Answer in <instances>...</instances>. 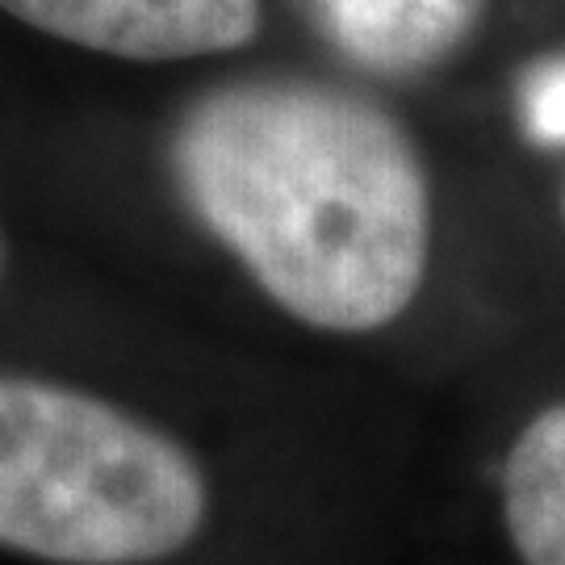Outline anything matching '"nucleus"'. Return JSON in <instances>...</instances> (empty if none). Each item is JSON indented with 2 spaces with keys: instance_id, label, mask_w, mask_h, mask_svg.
<instances>
[{
  "instance_id": "f257e3e1",
  "label": "nucleus",
  "mask_w": 565,
  "mask_h": 565,
  "mask_svg": "<svg viewBox=\"0 0 565 565\" xmlns=\"http://www.w3.org/2000/svg\"><path fill=\"white\" fill-rule=\"evenodd\" d=\"M168 172L189 214L306 327L377 331L427 277V168L403 121L352 88L214 84L172 126Z\"/></svg>"
},
{
  "instance_id": "f03ea898",
  "label": "nucleus",
  "mask_w": 565,
  "mask_h": 565,
  "mask_svg": "<svg viewBox=\"0 0 565 565\" xmlns=\"http://www.w3.org/2000/svg\"><path fill=\"white\" fill-rule=\"evenodd\" d=\"M181 440L72 385L0 373V548L55 565L163 562L205 524Z\"/></svg>"
},
{
  "instance_id": "7ed1b4c3",
  "label": "nucleus",
  "mask_w": 565,
  "mask_h": 565,
  "mask_svg": "<svg viewBox=\"0 0 565 565\" xmlns=\"http://www.w3.org/2000/svg\"><path fill=\"white\" fill-rule=\"evenodd\" d=\"M0 9L46 39L130 63L226 55L260 30V0H0Z\"/></svg>"
},
{
  "instance_id": "20e7f679",
  "label": "nucleus",
  "mask_w": 565,
  "mask_h": 565,
  "mask_svg": "<svg viewBox=\"0 0 565 565\" xmlns=\"http://www.w3.org/2000/svg\"><path fill=\"white\" fill-rule=\"evenodd\" d=\"M315 34L352 67L406 81L445 67L482 30L490 0H298Z\"/></svg>"
},
{
  "instance_id": "39448f33",
  "label": "nucleus",
  "mask_w": 565,
  "mask_h": 565,
  "mask_svg": "<svg viewBox=\"0 0 565 565\" xmlns=\"http://www.w3.org/2000/svg\"><path fill=\"white\" fill-rule=\"evenodd\" d=\"M503 524L524 565H565V403L532 415L507 452Z\"/></svg>"
},
{
  "instance_id": "423d86ee",
  "label": "nucleus",
  "mask_w": 565,
  "mask_h": 565,
  "mask_svg": "<svg viewBox=\"0 0 565 565\" xmlns=\"http://www.w3.org/2000/svg\"><path fill=\"white\" fill-rule=\"evenodd\" d=\"M524 114L532 139L562 142L565 139V60L541 63L524 88Z\"/></svg>"
},
{
  "instance_id": "0eeeda50",
  "label": "nucleus",
  "mask_w": 565,
  "mask_h": 565,
  "mask_svg": "<svg viewBox=\"0 0 565 565\" xmlns=\"http://www.w3.org/2000/svg\"><path fill=\"white\" fill-rule=\"evenodd\" d=\"M0 273H4V239H0Z\"/></svg>"
}]
</instances>
